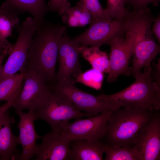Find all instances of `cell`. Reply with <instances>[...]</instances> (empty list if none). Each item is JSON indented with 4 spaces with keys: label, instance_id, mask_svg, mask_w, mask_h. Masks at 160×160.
Returning <instances> with one entry per match:
<instances>
[{
    "label": "cell",
    "instance_id": "6da1fadb",
    "mask_svg": "<svg viewBox=\"0 0 160 160\" xmlns=\"http://www.w3.org/2000/svg\"><path fill=\"white\" fill-rule=\"evenodd\" d=\"M65 26L45 21L33 36L27 60V69L42 77L49 84L55 82L60 41Z\"/></svg>",
    "mask_w": 160,
    "mask_h": 160
},
{
    "label": "cell",
    "instance_id": "7a4b0ae2",
    "mask_svg": "<svg viewBox=\"0 0 160 160\" xmlns=\"http://www.w3.org/2000/svg\"><path fill=\"white\" fill-rule=\"evenodd\" d=\"M113 111L103 141L111 147H133L139 130L154 116L156 111L140 107H123Z\"/></svg>",
    "mask_w": 160,
    "mask_h": 160
},
{
    "label": "cell",
    "instance_id": "3957f363",
    "mask_svg": "<svg viewBox=\"0 0 160 160\" xmlns=\"http://www.w3.org/2000/svg\"><path fill=\"white\" fill-rule=\"evenodd\" d=\"M151 64L135 78V81L123 90L113 94H103L114 110L121 107H140L152 111L160 108V86L151 76Z\"/></svg>",
    "mask_w": 160,
    "mask_h": 160
},
{
    "label": "cell",
    "instance_id": "277c9868",
    "mask_svg": "<svg viewBox=\"0 0 160 160\" xmlns=\"http://www.w3.org/2000/svg\"><path fill=\"white\" fill-rule=\"evenodd\" d=\"M51 90L48 97L34 114L36 120L41 119L46 122L50 126L52 131L60 133L70 120L93 116L90 114L77 110L71 102L61 93Z\"/></svg>",
    "mask_w": 160,
    "mask_h": 160
},
{
    "label": "cell",
    "instance_id": "5b68a950",
    "mask_svg": "<svg viewBox=\"0 0 160 160\" xmlns=\"http://www.w3.org/2000/svg\"><path fill=\"white\" fill-rule=\"evenodd\" d=\"M18 36L12 45L9 56L5 64L2 66L0 72V81L13 75L18 71L25 72L28 54L33 36L39 29L34 19L28 17L20 25L15 27Z\"/></svg>",
    "mask_w": 160,
    "mask_h": 160
},
{
    "label": "cell",
    "instance_id": "8992f818",
    "mask_svg": "<svg viewBox=\"0 0 160 160\" xmlns=\"http://www.w3.org/2000/svg\"><path fill=\"white\" fill-rule=\"evenodd\" d=\"M127 31L125 18L100 19L95 20L86 30L73 38L77 41L80 46L100 48L124 36Z\"/></svg>",
    "mask_w": 160,
    "mask_h": 160
},
{
    "label": "cell",
    "instance_id": "52a82bcc",
    "mask_svg": "<svg viewBox=\"0 0 160 160\" xmlns=\"http://www.w3.org/2000/svg\"><path fill=\"white\" fill-rule=\"evenodd\" d=\"M24 84L12 106L17 114L27 110L35 112L51 92L49 85L41 76L30 69L25 72Z\"/></svg>",
    "mask_w": 160,
    "mask_h": 160
},
{
    "label": "cell",
    "instance_id": "ba28073f",
    "mask_svg": "<svg viewBox=\"0 0 160 160\" xmlns=\"http://www.w3.org/2000/svg\"><path fill=\"white\" fill-rule=\"evenodd\" d=\"M75 81L49 85L51 89L57 91L66 97L78 111L93 116L108 110L112 111L108 102L101 94L97 96L82 91L75 85Z\"/></svg>",
    "mask_w": 160,
    "mask_h": 160
},
{
    "label": "cell",
    "instance_id": "9c48e42d",
    "mask_svg": "<svg viewBox=\"0 0 160 160\" xmlns=\"http://www.w3.org/2000/svg\"><path fill=\"white\" fill-rule=\"evenodd\" d=\"M112 111H105L86 119H76L73 122L66 125L60 134L70 142L76 140H103Z\"/></svg>",
    "mask_w": 160,
    "mask_h": 160
},
{
    "label": "cell",
    "instance_id": "30bf717a",
    "mask_svg": "<svg viewBox=\"0 0 160 160\" xmlns=\"http://www.w3.org/2000/svg\"><path fill=\"white\" fill-rule=\"evenodd\" d=\"M136 41L135 35L127 30L123 36L116 38L109 44L111 51L109 59V69L107 81L115 82L119 76L130 75L131 67L129 66Z\"/></svg>",
    "mask_w": 160,
    "mask_h": 160
},
{
    "label": "cell",
    "instance_id": "8fae6325",
    "mask_svg": "<svg viewBox=\"0 0 160 160\" xmlns=\"http://www.w3.org/2000/svg\"><path fill=\"white\" fill-rule=\"evenodd\" d=\"M80 46L77 41L69 37L66 28L59 43V68L56 73L55 83L75 81L76 77L82 72L79 57Z\"/></svg>",
    "mask_w": 160,
    "mask_h": 160
},
{
    "label": "cell",
    "instance_id": "7c38bea8",
    "mask_svg": "<svg viewBox=\"0 0 160 160\" xmlns=\"http://www.w3.org/2000/svg\"><path fill=\"white\" fill-rule=\"evenodd\" d=\"M139 160L160 159V115L153 118L138 131L133 146Z\"/></svg>",
    "mask_w": 160,
    "mask_h": 160
},
{
    "label": "cell",
    "instance_id": "4fadbf2b",
    "mask_svg": "<svg viewBox=\"0 0 160 160\" xmlns=\"http://www.w3.org/2000/svg\"><path fill=\"white\" fill-rule=\"evenodd\" d=\"M35 112L21 111L17 113L20 117L17 126L19 131L18 136L19 144L22 147V151L20 154H16L12 160H29L35 155L36 141L42 139V136L36 132L34 124L36 120Z\"/></svg>",
    "mask_w": 160,
    "mask_h": 160
},
{
    "label": "cell",
    "instance_id": "5bb4252c",
    "mask_svg": "<svg viewBox=\"0 0 160 160\" xmlns=\"http://www.w3.org/2000/svg\"><path fill=\"white\" fill-rule=\"evenodd\" d=\"M41 143L36 144L35 160H69L70 142L60 133L51 131L42 136Z\"/></svg>",
    "mask_w": 160,
    "mask_h": 160
},
{
    "label": "cell",
    "instance_id": "9a60e30c",
    "mask_svg": "<svg viewBox=\"0 0 160 160\" xmlns=\"http://www.w3.org/2000/svg\"><path fill=\"white\" fill-rule=\"evenodd\" d=\"M15 117L9 114L8 109L0 117V158L1 160H12L17 153L19 144L18 136L13 133L11 124L15 122Z\"/></svg>",
    "mask_w": 160,
    "mask_h": 160
},
{
    "label": "cell",
    "instance_id": "2e32d148",
    "mask_svg": "<svg viewBox=\"0 0 160 160\" xmlns=\"http://www.w3.org/2000/svg\"><path fill=\"white\" fill-rule=\"evenodd\" d=\"M103 140H76L71 141L69 160H102L104 153Z\"/></svg>",
    "mask_w": 160,
    "mask_h": 160
},
{
    "label": "cell",
    "instance_id": "e0dca14e",
    "mask_svg": "<svg viewBox=\"0 0 160 160\" xmlns=\"http://www.w3.org/2000/svg\"><path fill=\"white\" fill-rule=\"evenodd\" d=\"M7 3L19 15L30 14L39 28L45 21L44 17L49 10L44 0H6Z\"/></svg>",
    "mask_w": 160,
    "mask_h": 160
},
{
    "label": "cell",
    "instance_id": "ac0fdd59",
    "mask_svg": "<svg viewBox=\"0 0 160 160\" xmlns=\"http://www.w3.org/2000/svg\"><path fill=\"white\" fill-rule=\"evenodd\" d=\"M19 15L6 1L0 7V42L4 48L10 52L13 44L7 38L12 36L13 27L19 24Z\"/></svg>",
    "mask_w": 160,
    "mask_h": 160
},
{
    "label": "cell",
    "instance_id": "d6986e66",
    "mask_svg": "<svg viewBox=\"0 0 160 160\" xmlns=\"http://www.w3.org/2000/svg\"><path fill=\"white\" fill-rule=\"evenodd\" d=\"M25 72L16 73L0 81V101H6L12 106L21 91Z\"/></svg>",
    "mask_w": 160,
    "mask_h": 160
},
{
    "label": "cell",
    "instance_id": "ffe728a7",
    "mask_svg": "<svg viewBox=\"0 0 160 160\" xmlns=\"http://www.w3.org/2000/svg\"><path fill=\"white\" fill-rule=\"evenodd\" d=\"M80 54L91 65L92 68L103 73H108L109 69V57L107 53L101 51L100 48L80 46Z\"/></svg>",
    "mask_w": 160,
    "mask_h": 160
},
{
    "label": "cell",
    "instance_id": "44dd1931",
    "mask_svg": "<svg viewBox=\"0 0 160 160\" xmlns=\"http://www.w3.org/2000/svg\"><path fill=\"white\" fill-rule=\"evenodd\" d=\"M105 160H139L133 147H111L105 144Z\"/></svg>",
    "mask_w": 160,
    "mask_h": 160
},
{
    "label": "cell",
    "instance_id": "7402d4cb",
    "mask_svg": "<svg viewBox=\"0 0 160 160\" xmlns=\"http://www.w3.org/2000/svg\"><path fill=\"white\" fill-rule=\"evenodd\" d=\"M104 78L103 73L92 68L79 74L75 80L76 82L99 90L102 87Z\"/></svg>",
    "mask_w": 160,
    "mask_h": 160
},
{
    "label": "cell",
    "instance_id": "603a6c76",
    "mask_svg": "<svg viewBox=\"0 0 160 160\" xmlns=\"http://www.w3.org/2000/svg\"><path fill=\"white\" fill-rule=\"evenodd\" d=\"M126 2V0H107V7L104 9L106 18H125L129 12L124 7Z\"/></svg>",
    "mask_w": 160,
    "mask_h": 160
},
{
    "label": "cell",
    "instance_id": "cb8c5ba5",
    "mask_svg": "<svg viewBox=\"0 0 160 160\" xmlns=\"http://www.w3.org/2000/svg\"><path fill=\"white\" fill-rule=\"evenodd\" d=\"M65 10L73 14L78 19L80 27L91 24L95 20L80 1L78 2L74 7H68Z\"/></svg>",
    "mask_w": 160,
    "mask_h": 160
},
{
    "label": "cell",
    "instance_id": "d4e9b609",
    "mask_svg": "<svg viewBox=\"0 0 160 160\" xmlns=\"http://www.w3.org/2000/svg\"><path fill=\"white\" fill-rule=\"evenodd\" d=\"M95 20L106 19L103 9L98 0H80Z\"/></svg>",
    "mask_w": 160,
    "mask_h": 160
},
{
    "label": "cell",
    "instance_id": "484cf974",
    "mask_svg": "<svg viewBox=\"0 0 160 160\" xmlns=\"http://www.w3.org/2000/svg\"><path fill=\"white\" fill-rule=\"evenodd\" d=\"M69 0H50L48 3L49 10L57 12L62 16L66 8L71 5Z\"/></svg>",
    "mask_w": 160,
    "mask_h": 160
},
{
    "label": "cell",
    "instance_id": "4316f807",
    "mask_svg": "<svg viewBox=\"0 0 160 160\" xmlns=\"http://www.w3.org/2000/svg\"><path fill=\"white\" fill-rule=\"evenodd\" d=\"M160 0H126V3L132 5L135 9H144L148 8L147 5L152 3L155 6L159 4Z\"/></svg>",
    "mask_w": 160,
    "mask_h": 160
},
{
    "label": "cell",
    "instance_id": "83f0119b",
    "mask_svg": "<svg viewBox=\"0 0 160 160\" xmlns=\"http://www.w3.org/2000/svg\"><path fill=\"white\" fill-rule=\"evenodd\" d=\"M153 69L152 68L151 76L153 80L160 86V61L158 59L157 64H154Z\"/></svg>",
    "mask_w": 160,
    "mask_h": 160
},
{
    "label": "cell",
    "instance_id": "f1b7e54d",
    "mask_svg": "<svg viewBox=\"0 0 160 160\" xmlns=\"http://www.w3.org/2000/svg\"><path fill=\"white\" fill-rule=\"evenodd\" d=\"M152 31L159 43L160 42V16L156 17L154 21Z\"/></svg>",
    "mask_w": 160,
    "mask_h": 160
},
{
    "label": "cell",
    "instance_id": "f546056e",
    "mask_svg": "<svg viewBox=\"0 0 160 160\" xmlns=\"http://www.w3.org/2000/svg\"><path fill=\"white\" fill-rule=\"evenodd\" d=\"M9 53V51L6 50L0 56V72L2 66V63L5 57Z\"/></svg>",
    "mask_w": 160,
    "mask_h": 160
},
{
    "label": "cell",
    "instance_id": "4dcf8cb0",
    "mask_svg": "<svg viewBox=\"0 0 160 160\" xmlns=\"http://www.w3.org/2000/svg\"><path fill=\"white\" fill-rule=\"evenodd\" d=\"M8 106L6 103L0 106V117L5 111L8 109Z\"/></svg>",
    "mask_w": 160,
    "mask_h": 160
},
{
    "label": "cell",
    "instance_id": "1f68e13d",
    "mask_svg": "<svg viewBox=\"0 0 160 160\" xmlns=\"http://www.w3.org/2000/svg\"><path fill=\"white\" fill-rule=\"evenodd\" d=\"M6 50H8H8L4 48L1 46L0 42V56Z\"/></svg>",
    "mask_w": 160,
    "mask_h": 160
},
{
    "label": "cell",
    "instance_id": "d6a6232c",
    "mask_svg": "<svg viewBox=\"0 0 160 160\" xmlns=\"http://www.w3.org/2000/svg\"><path fill=\"white\" fill-rule=\"evenodd\" d=\"M0 160H1V159H0Z\"/></svg>",
    "mask_w": 160,
    "mask_h": 160
}]
</instances>
